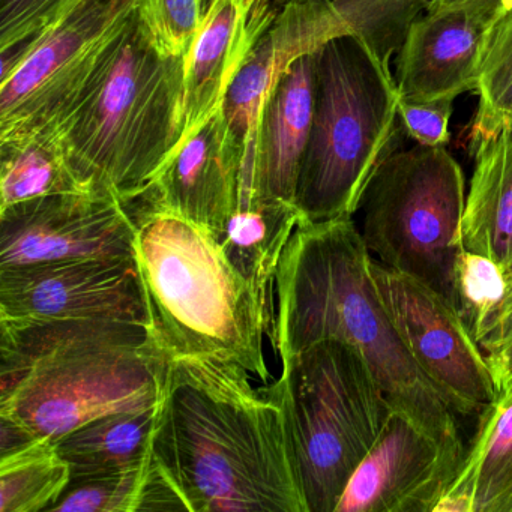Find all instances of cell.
I'll use <instances>...</instances> for the list:
<instances>
[{"label":"cell","instance_id":"obj_1","mask_svg":"<svg viewBox=\"0 0 512 512\" xmlns=\"http://www.w3.org/2000/svg\"><path fill=\"white\" fill-rule=\"evenodd\" d=\"M152 457L190 512H307L283 409L238 365L172 358Z\"/></svg>","mask_w":512,"mask_h":512},{"label":"cell","instance_id":"obj_2","mask_svg":"<svg viewBox=\"0 0 512 512\" xmlns=\"http://www.w3.org/2000/svg\"><path fill=\"white\" fill-rule=\"evenodd\" d=\"M373 256L353 218L296 227L275 275L274 343L280 359L320 341L358 350L392 409L440 442L466 451L458 415L410 356L373 277Z\"/></svg>","mask_w":512,"mask_h":512},{"label":"cell","instance_id":"obj_3","mask_svg":"<svg viewBox=\"0 0 512 512\" xmlns=\"http://www.w3.org/2000/svg\"><path fill=\"white\" fill-rule=\"evenodd\" d=\"M0 418L58 442L82 425L161 400L169 353L148 326L113 320L0 322Z\"/></svg>","mask_w":512,"mask_h":512},{"label":"cell","instance_id":"obj_4","mask_svg":"<svg viewBox=\"0 0 512 512\" xmlns=\"http://www.w3.org/2000/svg\"><path fill=\"white\" fill-rule=\"evenodd\" d=\"M185 61L152 43L136 8L100 73L55 136L86 191L131 206L185 136Z\"/></svg>","mask_w":512,"mask_h":512},{"label":"cell","instance_id":"obj_5","mask_svg":"<svg viewBox=\"0 0 512 512\" xmlns=\"http://www.w3.org/2000/svg\"><path fill=\"white\" fill-rule=\"evenodd\" d=\"M130 211L134 260L158 344L170 358L226 362L268 382L263 335L274 334V319L214 236L146 203Z\"/></svg>","mask_w":512,"mask_h":512},{"label":"cell","instance_id":"obj_6","mask_svg":"<svg viewBox=\"0 0 512 512\" xmlns=\"http://www.w3.org/2000/svg\"><path fill=\"white\" fill-rule=\"evenodd\" d=\"M397 83L355 35L316 52V106L295 203L305 221L352 218L383 160L400 148Z\"/></svg>","mask_w":512,"mask_h":512},{"label":"cell","instance_id":"obj_7","mask_svg":"<svg viewBox=\"0 0 512 512\" xmlns=\"http://www.w3.org/2000/svg\"><path fill=\"white\" fill-rule=\"evenodd\" d=\"M265 391L280 404L307 512H335L392 406L358 350L320 341L281 359Z\"/></svg>","mask_w":512,"mask_h":512},{"label":"cell","instance_id":"obj_8","mask_svg":"<svg viewBox=\"0 0 512 512\" xmlns=\"http://www.w3.org/2000/svg\"><path fill=\"white\" fill-rule=\"evenodd\" d=\"M463 170L446 146L397 148L362 196V241L374 260L431 287L457 308L466 206Z\"/></svg>","mask_w":512,"mask_h":512},{"label":"cell","instance_id":"obj_9","mask_svg":"<svg viewBox=\"0 0 512 512\" xmlns=\"http://www.w3.org/2000/svg\"><path fill=\"white\" fill-rule=\"evenodd\" d=\"M137 0H79L55 25L0 50V143L50 136L106 62Z\"/></svg>","mask_w":512,"mask_h":512},{"label":"cell","instance_id":"obj_10","mask_svg":"<svg viewBox=\"0 0 512 512\" xmlns=\"http://www.w3.org/2000/svg\"><path fill=\"white\" fill-rule=\"evenodd\" d=\"M373 277L410 356L458 416L497 400L490 365L454 305L421 281L373 259Z\"/></svg>","mask_w":512,"mask_h":512},{"label":"cell","instance_id":"obj_11","mask_svg":"<svg viewBox=\"0 0 512 512\" xmlns=\"http://www.w3.org/2000/svg\"><path fill=\"white\" fill-rule=\"evenodd\" d=\"M136 223L110 194H55L0 211V269L134 257Z\"/></svg>","mask_w":512,"mask_h":512},{"label":"cell","instance_id":"obj_12","mask_svg":"<svg viewBox=\"0 0 512 512\" xmlns=\"http://www.w3.org/2000/svg\"><path fill=\"white\" fill-rule=\"evenodd\" d=\"M71 320H113L149 328L134 257L0 269V322Z\"/></svg>","mask_w":512,"mask_h":512},{"label":"cell","instance_id":"obj_13","mask_svg":"<svg viewBox=\"0 0 512 512\" xmlns=\"http://www.w3.org/2000/svg\"><path fill=\"white\" fill-rule=\"evenodd\" d=\"M464 454L406 413L392 410L379 439L347 482L335 512H434Z\"/></svg>","mask_w":512,"mask_h":512},{"label":"cell","instance_id":"obj_14","mask_svg":"<svg viewBox=\"0 0 512 512\" xmlns=\"http://www.w3.org/2000/svg\"><path fill=\"white\" fill-rule=\"evenodd\" d=\"M242 164L244 152L220 107L182 140L140 202L179 215L217 238L238 205Z\"/></svg>","mask_w":512,"mask_h":512},{"label":"cell","instance_id":"obj_15","mask_svg":"<svg viewBox=\"0 0 512 512\" xmlns=\"http://www.w3.org/2000/svg\"><path fill=\"white\" fill-rule=\"evenodd\" d=\"M340 35L347 32L332 0H290L257 37L221 104L244 161L253 148L263 101L278 79L293 62Z\"/></svg>","mask_w":512,"mask_h":512},{"label":"cell","instance_id":"obj_16","mask_svg":"<svg viewBox=\"0 0 512 512\" xmlns=\"http://www.w3.org/2000/svg\"><path fill=\"white\" fill-rule=\"evenodd\" d=\"M314 106L316 52L293 62L263 101L253 148L242 164L239 199L259 197L295 203Z\"/></svg>","mask_w":512,"mask_h":512},{"label":"cell","instance_id":"obj_17","mask_svg":"<svg viewBox=\"0 0 512 512\" xmlns=\"http://www.w3.org/2000/svg\"><path fill=\"white\" fill-rule=\"evenodd\" d=\"M488 25L466 8L427 11L410 26L397 55L401 100L428 101L478 91L479 61Z\"/></svg>","mask_w":512,"mask_h":512},{"label":"cell","instance_id":"obj_18","mask_svg":"<svg viewBox=\"0 0 512 512\" xmlns=\"http://www.w3.org/2000/svg\"><path fill=\"white\" fill-rule=\"evenodd\" d=\"M247 0H211L185 61V137L211 118L254 41L268 28L250 25Z\"/></svg>","mask_w":512,"mask_h":512},{"label":"cell","instance_id":"obj_19","mask_svg":"<svg viewBox=\"0 0 512 512\" xmlns=\"http://www.w3.org/2000/svg\"><path fill=\"white\" fill-rule=\"evenodd\" d=\"M475 170L461 223L463 248L512 269V125L472 143Z\"/></svg>","mask_w":512,"mask_h":512},{"label":"cell","instance_id":"obj_20","mask_svg":"<svg viewBox=\"0 0 512 512\" xmlns=\"http://www.w3.org/2000/svg\"><path fill=\"white\" fill-rule=\"evenodd\" d=\"M434 512H512V386L479 416L457 476Z\"/></svg>","mask_w":512,"mask_h":512},{"label":"cell","instance_id":"obj_21","mask_svg":"<svg viewBox=\"0 0 512 512\" xmlns=\"http://www.w3.org/2000/svg\"><path fill=\"white\" fill-rule=\"evenodd\" d=\"M302 214L280 199H239L215 241L235 271L253 286L272 314V289L281 256Z\"/></svg>","mask_w":512,"mask_h":512},{"label":"cell","instance_id":"obj_22","mask_svg":"<svg viewBox=\"0 0 512 512\" xmlns=\"http://www.w3.org/2000/svg\"><path fill=\"white\" fill-rule=\"evenodd\" d=\"M160 401L154 406L100 416L55 442L59 454L70 464L71 479L122 472L151 461Z\"/></svg>","mask_w":512,"mask_h":512},{"label":"cell","instance_id":"obj_23","mask_svg":"<svg viewBox=\"0 0 512 512\" xmlns=\"http://www.w3.org/2000/svg\"><path fill=\"white\" fill-rule=\"evenodd\" d=\"M188 511L154 457L143 466L71 479L50 512Z\"/></svg>","mask_w":512,"mask_h":512},{"label":"cell","instance_id":"obj_24","mask_svg":"<svg viewBox=\"0 0 512 512\" xmlns=\"http://www.w3.org/2000/svg\"><path fill=\"white\" fill-rule=\"evenodd\" d=\"M83 191L55 134L0 143V211L40 197Z\"/></svg>","mask_w":512,"mask_h":512},{"label":"cell","instance_id":"obj_25","mask_svg":"<svg viewBox=\"0 0 512 512\" xmlns=\"http://www.w3.org/2000/svg\"><path fill=\"white\" fill-rule=\"evenodd\" d=\"M70 482L55 442L32 440L0 455V512H50Z\"/></svg>","mask_w":512,"mask_h":512},{"label":"cell","instance_id":"obj_26","mask_svg":"<svg viewBox=\"0 0 512 512\" xmlns=\"http://www.w3.org/2000/svg\"><path fill=\"white\" fill-rule=\"evenodd\" d=\"M479 109L472 143L512 125V8L485 32L479 61Z\"/></svg>","mask_w":512,"mask_h":512},{"label":"cell","instance_id":"obj_27","mask_svg":"<svg viewBox=\"0 0 512 512\" xmlns=\"http://www.w3.org/2000/svg\"><path fill=\"white\" fill-rule=\"evenodd\" d=\"M433 0H332L347 35H355L391 71L407 32Z\"/></svg>","mask_w":512,"mask_h":512},{"label":"cell","instance_id":"obj_28","mask_svg":"<svg viewBox=\"0 0 512 512\" xmlns=\"http://www.w3.org/2000/svg\"><path fill=\"white\" fill-rule=\"evenodd\" d=\"M506 292V272L488 257L461 251L457 262V308L476 341Z\"/></svg>","mask_w":512,"mask_h":512},{"label":"cell","instance_id":"obj_29","mask_svg":"<svg viewBox=\"0 0 512 512\" xmlns=\"http://www.w3.org/2000/svg\"><path fill=\"white\" fill-rule=\"evenodd\" d=\"M205 0H137L136 11L152 43L167 56L187 58L205 22Z\"/></svg>","mask_w":512,"mask_h":512},{"label":"cell","instance_id":"obj_30","mask_svg":"<svg viewBox=\"0 0 512 512\" xmlns=\"http://www.w3.org/2000/svg\"><path fill=\"white\" fill-rule=\"evenodd\" d=\"M79 0H0V50L46 32Z\"/></svg>","mask_w":512,"mask_h":512},{"label":"cell","instance_id":"obj_31","mask_svg":"<svg viewBox=\"0 0 512 512\" xmlns=\"http://www.w3.org/2000/svg\"><path fill=\"white\" fill-rule=\"evenodd\" d=\"M479 346L490 365L497 395L512 386V269L506 272V292L491 317Z\"/></svg>","mask_w":512,"mask_h":512},{"label":"cell","instance_id":"obj_32","mask_svg":"<svg viewBox=\"0 0 512 512\" xmlns=\"http://www.w3.org/2000/svg\"><path fill=\"white\" fill-rule=\"evenodd\" d=\"M451 98L442 100H398V119L404 134L416 145L446 146L451 140L449 121L452 116Z\"/></svg>","mask_w":512,"mask_h":512},{"label":"cell","instance_id":"obj_33","mask_svg":"<svg viewBox=\"0 0 512 512\" xmlns=\"http://www.w3.org/2000/svg\"><path fill=\"white\" fill-rule=\"evenodd\" d=\"M454 7L472 11L490 26V23H493L497 17L502 16L505 11L511 10L512 0H433L428 11Z\"/></svg>","mask_w":512,"mask_h":512},{"label":"cell","instance_id":"obj_34","mask_svg":"<svg viewBox=\"0 0 512 512\" xmlns=\"http://www.w3.org/2000/svg\"><path fill=\"white\" fill-rule=\"evenodd\" d=\"M250 5V25L253 28H262L268 25L277 16V11L272 10L271 4L274 2H283L284 5L290 0H247Z\"/></svg>","mask_w":512,"mask_h":512}]
</instances>
